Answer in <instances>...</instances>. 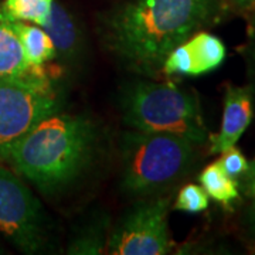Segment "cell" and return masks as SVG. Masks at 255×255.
<instances>
[{"label":"cell","mask_w":255,"mask_h":255,"mask_svg":"<svg viewBox=\"0 0 255 255\" xmlns=\"http://www.w3.org/2000/svg\"><path fill=\"white\" fill-rule=\"evenodd\" d=\"M226 0H130L102 20L105 48L142 75L162 71L166 57L224 10Z\"/></svg>","instance_id":"obj_1"},{"label":"cell","mask_w":255,"mask_h":255,"mask_svg":"<svg viewBox=\"0 0 255 255\" xmlns=\"http://www.w3.org/2000/svg\"><path fill=\"white\" fill-rule=\"evenodd\" d=\"M97 140L91 119L57 111L18 140L7 162L20 177L53 197L70 189L88 169Z\"/></svg>","instance_id":"obj_2"},{"label":"cell","mask_w":255,"mask_h":255,"mask_svg":"<svg viewBox=\"0 0 255 255\" xmlns=\"http://www.w3.org/2000/svg\"><path fill=\"white\" fill-rule=\"evenodd\" d=\"M119 107L129 129L176 135L196 145L209 139L197 97L173 82L127 84L121 91Z\"/></svg>","instance_id":"obj_3"},{"label":"cell","mask_w":255,"mask_h":255,"mask_svg":"<svg viewBox=\"0 0 255 255\" xmlns=\"http://www.w3.org/2000/svg\"><path fill=\"white\" fill-rule=\"evenodd\" d=\"M196 143L169 133L129 129L121 137L122 189L130 196L147 197L189 173Z\"/></svg>","instance_id":"obj_4"},{"label":"cell","mask_w":255,"mask_h":255,"mask_svg":"<svg viewBox=\"0 0 255 255\" xmlns=\"http://www.w3.org/2000/svg\"><path fill=\"white\" fill-rule=\"evenodd\" d=\"M0 231L26 254L47 247L48 227L40 201L17 173L0 164Z\"/></svg>","instance_id":"obj_5"},{"label":"cell","mask_w":255,"mask_h":255,"mask_svg":"<svg viewBox=\"0 0 255 255\" xmlns=\"http://www.w3.org/2000/svg\"><path fill=\"white\" fill-rule=\"evenodd\" d=\"M61 108L51 82L0 84V160L7 162L13 147L43 118Z\"/></svg>","instance_id":"obj_6"},{"label":"cell","mask_w":255,"mask_h":255,"mask_svg":"<svg viewBox=\"0 0 255 255\" xmlns=\"http://www.w3.org/2000/svg\"><path fill=\"white\" fill-rule=\"evenodd\" d=\"M170 199L147 196L119 220L108 236L112 255H164L172 250L167 227Z\"/></svg>","instance_id":"obj_7"},{"label":"cell","mask_w":255,"mask_h":255,"mask_svg":"<svg viewBox=\"0 0 255 255\" xmlns=\"http://www.w3.org/2000/svg\"><path fill=\"white\" fill-rule=\"evenodd\" d=\"M226 58V46L214 34L197 31L166 57L162 73L166 75H201L219 68Z\"/></svg>","instance_id":"obj_8"},{"label":"cell","mask_w":255,"mask_h":255,"mask_svg":"<svg viewBox=\"0 0 255 255\" xmlns=\"http://www.w3.org/2000/svg\"><path fill=\"white\" fill-rule=\"evenodd\" d=\"M254 115L253 88L228 85L224 95L223 121L219 133L210 135V153H221L234 146L250 127Z\"/></svg>","instance_id":"obj_9"},{"label":"cell","mask_w":255,"mask_h":255,"mask_svg":"<svg viewBox=\"0 0 255 255\" xmlns=\"http://www.w3.org/2000/svg\"><path fill=\"white\" fill-rule=\"evenodd\" d=\"M46 81H48V78L44 70L33 68L27 63L17 34L10 24V18L0 6V84H36Z\"/></svg>","instance_id":"obj_10"},{"label":"cell","mask_w":255,"mask_h":255,"mask_svg":"<svg viewBox=\"0 0 255 255\" xmlns=\"http://www.w3.org/2000/svg\"><path fill=\"white\" fill-rule=\"evenodd\" d=\"M43 28L53 40L55 58H60L64 64L68 65L81 61L85 48L84 34L80 23L71 11H68L63 4L54 1L51 14Z\"/></svg>","instance_id":"obj_11"},{"label":"cell","mask_w":255,"mask_h":255,"mask_svg":"<svg viewBox=\"0 0 255 255\" xmlns=\"http://www.w3.org/2000/svg\"><path fill=\"white\" fill-rule=\"evenodd\" d=\"M10 24L20 40L27 63L33 68H43L44 64L54 60V44L44 28L11 18H10Z\"/></svg>","instance_id":"obj_12"},{"label":"cell","mask_w":255,"mask_h":255,"mask_svg":"<svg viewBox=\"0 0 255 255\" xmlns=\"http://www.w3.org/2000/svg\"><path fill=\"white\" fill-rule=\"evenodd\" d=\"M201 187L206 190L213 200L221 203L223 206H231L240 197L237 180L231 179L217 162L209 164L203 169L199 176Z\"/></svg>","instance_id":"obj_13"},{"label":"cell","mask_w":255,"mask_h":255,"mask_svg":"<svg viewBox=\"0 0 255 255\" xmlns=\"http://www.w3.org/2000/svg\"><path fill=\"white\" fill-rule=\"evenodd\" d=\"M55 0H4L0 6L11 20L43 27L51 14Z\"/></svg>","instance_id":"obj_14"},{"label":"cell","mask_w":255,"mask_h":255,"mask_svg":"<svg viewBox=\"0 0 255 255\" xmlns=\"http://www.w3.org/2000/svg\"><path fill=\"white\" fill-rule=\"evenodd\" d=\"M107 223L100 221L81 230L68 246V254L98 255L107 250Z\"/></svg>","instance_id":"obj_15"},{"label":"cell","mask_w":255,"mask_h":255,"mask_svg":"<svg viewBox=\"0 0 255 255\" xmlns=\"http://www.w3.org/2000/svg\"><path fill=\"white\" fill-rule=\"evenodd\" d=\"M209 207V194L199 184H186L183 186L176 201H174V209L184 213H201Z\"/></svg>","instance_id":"obj_16"},{"label":"cell","mask_w":255,"mask_h":255,"mask_svg":"<svg viewBox=\"0 0 255 255\" xmlns=\"http://www.w3.org/2000/svg\"><path fill=\"white\" fill-rule=\"evenodd\" d=\"M220 155L221 156L217 160V163L234 180H238L243 174L246 173V170L250 166L246 156L243 155V152L238 147H236V145L226 149Z\"/></svg>","instance_id":"obj_17"},{"label":"cell","mask_w":255,"mask_h":255,"mask_svg":"<svg viewBox=\"0 0 255 255\" xmlns=\"http://www.w3.org/2000/svg\"><path fill=\"white\" fill-rule=\"evenodd\" d=\"M238 189L244 193L248 200L251 201L250 206L255 207V162L250 163L246 173L237 180Z\"/></svg>","instance_id":"obj_18"},{"label":"cell","mask_w":255,"mask_h":255,"mask_svg":"<svg viewBox=\"0 0 255 255\" xmlns=\"http://www.w3.org/2000/svg\"><path fill=\"white\" fill-rule=\"evenodd\" d=\"M246 227L248 236L255 243V207L250 206L246 213Z\"/></svg>","instance_id":"obj_19"},{"label":"cell","mask_w":255,"mask_h":255,"mask_svg":"<svg viewBox=\"0 0 255 255\" xmlns=\"http://www.w3.org/2000/svg\"><path fill=\"white\" fill-rule=\"evenodd\" d=\"M248 34H250V57H251L255 67V10L251 13Z\"/></svg>","instance_id":"obj_20"},{"label":"cell","mask_w":255,"mask_h":255,"mask_svg":"<svg viewBox=\"0 0 255 255\" xmlns=\"http://www.w3.org/2000/svg\"><path fill=\"white\" fill-rule=\"evenodd\" d=\"M238 10L246 11V13H253L255 10V0H230Z\"/></svg>","instance_id":"obj_21"},{"label":"cell","mask_w":255,"mask_h":255,"mask_svg":"<svg viewBox=\"0 0 255 255\" xmlns=\"http://www.w3.org/2000/svg\"><path fill=\"white\" fill-rule=\"evenodd\" d=\"M0 254H1V251H0Z\"/></svg>","instance_id":"obj_22"},{"label":"cell","mask_w":255,"mask_h":255,"mask_svg":"<svg viewBox=\"0 0 255 255\" xmlns=\"http://www.w3.org/2000/svg\"><path fill=\"white\" fill-rule=\"evenodd\" d=\"M254 162H255V159H254Z\"/></svg>","instance_id":"obj_23"}]
</instances>
